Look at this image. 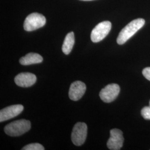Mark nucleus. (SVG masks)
Masks as SVG:
<instances>
[{
	"label": "nucleus",
	"instance_id": "nucleus-1",
	"mask_svg": "<svg viewBox=\"0 0 150 150\" xmlns=\"http://www.w3.org/2000/svg\"><path fill=\"white\" fill-rule=\"evenodd\" d=\"M145 23V20L141 18L130 22L120 32L117 38V42L118 45H121L126 43L130 38H132L144 26Z\"/></svg>",
	"mask_w": 150,
	"mask_h": 150
},
{
	"label": "nucleus",
	"instance_id": "nucleus-2",
	"mask_svg": "<svg viewBox=\"0 0 150 150\" xmlns=\"http://www.w3.org/2000/svg\"><path fill=\"white\" fill-rule=\"evenodd\" d=\"M31 129V122L25 119L13 121L4 128L6 134L12 137L19 136L25 134Z\"/></svg>",
	"mask_w": 150,
	"mask_h": 150
},
{
	"label": "nucleus",
	"instance_id": "nucleus-3",
	"mask_svg": "<svg viewBox=\"0 0 150 150\" xmlns=\"http://www.w3.org/2000/svg\"><path fill=\"white\" fill-rule=\"evenodd\" d=\"M46 22L45 17L38 13H32L26 18L23 28L26 31H32L45 26Z\"/></svg>",
	"mask_w": 150,
	"mask_h": 150
},
{
	"label": "nucleus",
	"instance_id": "nucleus-4",
	"mask_svg": "<svg viewBox=\"0 0 150 150\" xmlns=\"http://www.w3.org/2000/svg\"><path fill=\"white\" fill-rule=\"evenodd\" d=\"M112 24L110 21H106L99 23L91 32L92 41L95 43L101 41L109 33Z\"/></svg>",
	"mask_w": 150,
	"mask_h": 150
},
{
	"label": "nucleus",
	"instance_id": "nucleus-5",
	"mask_svg": "<svg viewBox=\"0 0 150 150\" xmlns=\"http://www.w3.org/2000/svg\"><path fill=\"white\" fill-rule=\"evenodd\" d=\"M87 134V126L84 122H77L72 129L71 140L76 146H80L84 144Z\"/></svg>",
	"mask_w": 150,
	"mask_h": 150
},
{
	"label": "nucleus",
	"instance_id": "nucleus-6",
	"mask_svg": "<svg viewBox=\"0 0 150 150\" xmlns=\"http://www.w3.org/2000/svg\"><path fill=\"white\" fill-rule=\"evenodd\" d=\"M120 91V87L117 84L111 83L102 88L100 92V97L104 102L110 103L115 100Z\"/></svg>",
	"mask_w": 150,
	"mask_h": 150
},
{
	"label": "nucleus",
	"instance_id": "nucleus-7",
	"mask_svg": "<svg viewBox=\"0 0 150 150\" xmlns=\"http://www.w3.org/2000/svg\"><path fill=\"white\" fill-rule=\"evenodd\" d=\"M123 133L117 129H112L110 131V137L107 142V147L111 150H120L123 146Z\"/></svg>",
	"mask_w": 150,
	"mask_h": 150
},
{
	"label": "nucleus",
	"instance_id": "nucleus-8",
	"mask_svg": "<svg viewBox=\"0 0 150 150\" xmlns=\"http://www.w3.org/2000/svg\"><path fill=\"white\" fill-rule=\"evenodd\" d=\"M24 107L21 105H15L5 107L0 111V122L13 118L23 111Z\"/></svg>",
	"mask_w": 150,
	"mask_h": 150
},
{
	"label": "nucleus",
	"instance_id": "nucleus-9",
	"mask_svg": "<svg viewBox=\"0 0 150 150\" xmlns=\"http://www.w3.org/2000/svg\"><path fill=\"white\" fill-rule=\"evenodd\" d=\"M86 90V85L82 81H77L71 85L69 96L71 100L78 101L83 96Z\"/></svg>",
	"mask_w": 150,
	"mask_h": 150
},
{
	"label": "nucleus",
	"instance_id": "nucleus-10",
	"mask_svg": "<svg viewBox=\"0 0 150 150\" xmlns=\"http://www.w3.org/2000/svg\"><path fill=\"white\" fill-rule=\"evenodd\" d=\"M37 80L36 76L30 72H22L17 75L15 82L17 86L22 87H28L34 85Z\"/></svg>",
	"mask_w": 150,
	"mask_h": 150
},
{
	"label": "nucleus",
	"instance_id": "nucleus-11",
	"mask_svg": "<svg viewBox=\"0 0 150 150\" xmlns=\"http://www.w3.org/2000/svg\"><path fill=\"white\" fill-rule=\"evenodd\" d=\"M20 63L22 65H30L40 64L43 61L42 57L36 53H29L20 59Z\"/></svg>",
	"mask_w": 150,
	"mask_h": 150
},
{
	"label": "nucleus",
	"instance_id": "nucleus-12",
	"mask_svg": "<svg viewBox=\"0 0 150 150\" xmlns=\"http://www.w3.org/2000/svg\"><path fill=\"white\" fill-rule=\"evenodd\" d=\"M75 43V36L74 32H71L66 35L62 45V50L65 54H69L72 51Z\"/></svg>",
	"mask_w": 150,
	"mask_h": 150
},
{
	"label": "nucleus",
	"instance_id": "nucleus-13",
	"mask_svg": "<svg viewBox=\"0 0 150 150\" xmlns=\"http://www.w3.org/2000/svg\"><path fill=\"white\" fill-rule=\"evenodd\" d=\"M45 148L42 145L38 144V143H34V144H30L29 145H26L23 147L22 150H44Z\"/></svg>",
	"mask_w": 150,
	"mask_h": 150
},
{
	"label": "nucleus",
	"instance_id": "nucleus-14",
	"mask_svg": "<svg viewBox=\"0 0 150 150\" xmlns=\"http://www.w3.org/2000/svg\"><path fill=\"white\" fill-rule=\"evenodd\" d=\"M141 115L144 118L147 120H150V107L145 106L141 110Z\"/></svg>",
	"mask_w": 150,
	"mask_h": 150
},
{
	"label": "nucleus",
	"instance_id": "nucleus-15",
	"mask_svg": "<svg viewBox=\"0 0 150 150\" xmlns=\"http://www.w3.org/2000/svg\"><path fill=\"white\" fill-rule=\"evenodd\" d=\"M142 74L146 79L150 81V67H146L142 71Z\"/></svg>",
	"mask_w": 150,
	"mask_h": 150
},
{
	"label": "nucleus",
	"instance_id": "nucleus-16",
	"mask_svg": "<svg viewBox=\"0 0 150 150\" xmlns=\"http://www.w3.org/2000/svg\"><path fill=\"white\" fill-rule=\"evenodd\" d=\"M81 1H93V0H81Z\"/></svg>",
	"mask_w": 150,
	"mask_h": 150
},
{
	"label": "nucleus",
	"instance_id": "nucleus-17",
	"mask_svg": "<svg viewBox=\"0 0 150 150\" xmlns=\"http://www.w3.org/2000/svg\"><path fill=\"white\" fill-rule=\"evenodd\" d=\"M149 106H150V102H149Z\"/></svg>",
	"mask_w": 150,
	"mask_h": 150
}]
</instances>
